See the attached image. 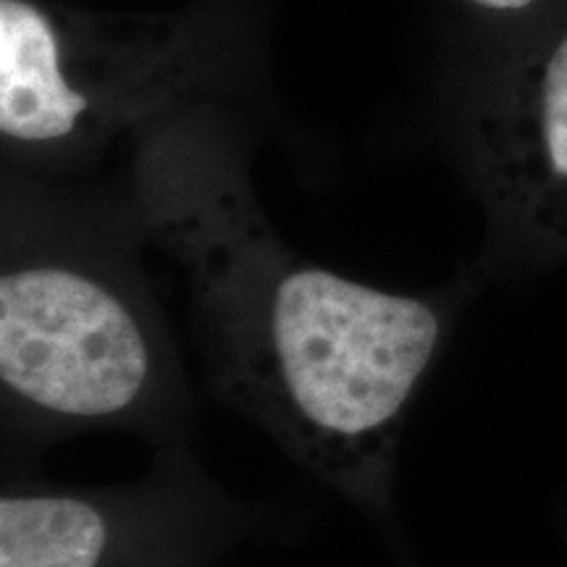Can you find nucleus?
Wrapping results in <instances>:
<instances>
[{
	"mask_svg": "<svg viewBox=\"0 0 567 567\" xmlns=\"http://www.w3.org/2000/svg\"><path fill=\"white\" fill-rule=\"evenodd\" d=\"M142 132L137 218L187 281L210 392L321 484L389 513L405 423L473 279L402 295L329 271L284 243L216 122Z\"/></svg>",
	"mask_w": 567,
	"mask_h": 567,
	"instance_id": "f257e3e1",
	"label": "nucleus"
},
{
	"mask_svg": "<svg viewBox=\"0 0 567 567\" xmlns=\"http://www.w3.org/2000/svg\"><path fill=\"white\" fill-rule=\"evenodd\" d=\"M6 218L0 250V402L32 444L132 431L184 444L193 396L172 326L134 239Z\"/></svg>",
	"mask_w": 567,
	"mask_h": 567,
	"instance_id": "f03ea898",
	"label": "nucleus"
},
{
	"mask_svg": "<svg viewBox=\"0 0 567 567\" xmlns=\"http://www.w3.org/2000/svg\"><path fill=\"white\" fill-rule=\"evenodd\" d=\"M189 87L172 32L48 0H0V134L63 158L163 122Z\"/></svg>",
	"mask_w": 567,
	"mask_h": 567,
	"instance_id": "7ed1b4c3",
	"label": "nucleus"
},
{
	"mask_svg": "<svg viewBox=\"0 0 567 567\" xmlns=\"http://www.w3.org/2000/svg\"><path fill=\"white\" fill-rule=\"evenodd\" d=\"M239 526L187 446H161L126 486H6L0 567H205Z\"/></svg>",
	"mask_w": 567,
	"mask_h": 567,
	"instance_id": "20e7f679",
	"label": "nucleus"
},
{
	"mask_svg": "<svg viewBox=\"0 0 567 567\" xmlns=\"http://www.w3.org/2000/svg\"><path fill=\"white\" fill-rule=\"evenodd\" d=\"M467 158L492 221L488 264L567 260V24L509 66L467 118Z\"/></svg>",
	"mask_w": 567,
	"mask_h": 567,
	"instance_id": "39448f33",
	"label": "nucleus"
},
{
	"mask_svg": "<svg viewBox=\"0 0 567 567\" xmlns=\"http://www.w3.org/2000/svg\"><path fill=\"white\" fill-rule=\"evenodd\" d=\"M476 11L494 13V17H515V13H526L530 9H538L547 0H465Z\"/></svg>",
	"mask_w": 567,
	"mask_h": 567,
	"instance_id": "423d86ee",
	"label": "nucleus"
}]
</instances>
